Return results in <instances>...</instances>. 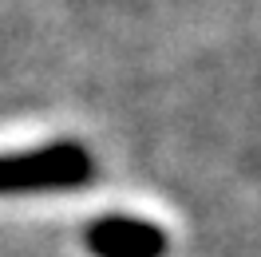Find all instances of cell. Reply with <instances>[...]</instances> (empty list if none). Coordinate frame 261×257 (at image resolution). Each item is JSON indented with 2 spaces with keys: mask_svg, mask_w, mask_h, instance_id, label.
I'll list each match as a JSON object with an SVG mask.
<instances>
[{
  "mask_svg": "<svg viewBox=\"0 0 261 257\" xmlns=\"http://www.w3.org/2000/svg\"><path fill=\"white\" fill-rule=\"evenodd\" d=\"M91 178V155L80 143H51L28 155H0V190H64Z\"/></svg>",
  "mask_w": 261,
  "mask_h": 257,
  "instance_id": "6da1fadb",
  "label": "cell"
},
{
  "mask_svg": "<svg viewBox=\"0 0 261 257\" xmlns=\"http://www.w3.org/2000/svg\"><path fill=\"white\" fill-rule=\"evenodd\" d=\"M87 249L95 257H163L166 234L143 218L107 214V218H95L87 225Z\"/></svg>",
  "mask_w": 261,
  "mask_h": 257,
  "instance_id": "7a4b0ae2",
  "label": "cell"
}]
</instances>
